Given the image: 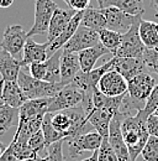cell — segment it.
Listing matches in <instances>:
<instances>
[{"label":"cell","instance_id":"5b68a950","mask_svg":"<svg viewBox=\"0 0 158 161\" xmlns=\"http://www.w3.org/2000/svg\"><path fill=\"white\" fill-rule=\"evenodd\" d=\"M83 99H84V92L82 89H79L73 83L64 84L58 91V93L51 99L47 112L55 113L77 107L82 104Z\"/></svg>","mask_w":158,"mask_h":161},{"label":"cell","instance_id":"4fadbf2b","mask_svg":"<svg viewBox=\"0 0 158 161\" xmlns=\"http://www.w3.org/2000/svg\"><path fill=\"white\" fill-rule=\"evenodd\" d=\"M52 98H40V99H27L19 108V123L18 129L25 125L27 121L32 118L37 117L39 114L46 113L48 109V105Z\"/></svg>","mask_w":158,"mask_h":161},{"label":"cell","instance_id":"7a4b0ae2","mask_svg":"<svg viewBox=\"0 0 158 161\" xmlns=\"http://www.w3.org/2000/svg\"><path fill=\"white\" fill-rule=\"evenodd\" d=\"M18 84L22 89L27 99H40V98H53L58 91L64 86L62 83H50L46 80L34 78L22 69L18 75Z\"/></svg>","mask_w":158,"mask_h":161},{"label":"cell","instance_id":"f35d334b","mask_svg":"<svg viewBox=\"0 0 158 161\" xmlns=\"http://www.w3.org/2000/svg\"><path fill=\"white\" fill-rule=\"evenodd\" d=\"M0 161H18V159H16V156L6 147V149L4 150V153L0 155Z\"/></svg>","mask_w":158,"mask_h":161},{"label":"cell","instance_id":"3957f363","mask_svg":"<svg viewBox=\"0 0 158 161\" xmlns=\"http://www.w3.org/2000/svg\"><path fill=\"white\" fill-rule=\"evenodd\" d=\"M156 86V80L148 72L140 73L127 80V94L140 109L145 107L146 99Z\"/></svg>","mask_w":158,"mask_h":161},{"label":"cell","instance_id":"4316f807","mask_svg":"<svg viewBox=\"0 0 158 161\" xmlns=\"http://www.w3.org/2000/svg\"><path fill=\"white\" fill-rule=\"evenodd\" d=\"M61 55L62 51H56L52 56H50L45 61L46 63V77L45 80L50 83H61V68H59V62H61Z\"/></svg>","mask_w":158,"mask_h":161},{"label":"cell","instance_id":"f546056e","mask_svg":"<svg viewBox=\"0 0 158 161\" xmlns=\"http://www.w3.org/2000/svg\"><path fill=\"white\" fill-rule=\"evenodd\" d=\"M157 75H158V72H157ZM157 108H158V84H156L155 88L152 89L151 94H150L148 98L146 99L145 107H143L141 110H138L137 114L141 115L142 118L147 119L151 114H153V113L156 112Z\"/></svg>","mask_w":158,"mask_h":161},{"label":"cell","instance_id":"6da1fadb","mask_svg":"<svg viewBox=\"0 0 158 161\" xmlns=\"http://www.w3.org/2000/svg\"><path fill=\"white\" fill-rule=\"evenodd\" d=\"M146 120L147 119L142 118L136 113L135 115L125 117L121 121L122 139L129 149L132 161L137 160V156L141 155L143 146L150 138L146 128Z\"/></svg>","mask_w":158,"mask_h":161},{"label":"cell","instance_id":"7c38bea8","mask_svg":"<svg viewBox=\"0 0 158 161\" xmlns=\"http://www.w3.org/2000/svg\"><path fill=\"white\" fill-rule=\"evenodd\" d=\"M125 117L118 113L110 121V126H109V142L116 155L118 161H132L129 149L125 144V141L122 139V134H121V121Z\"/></svg>","mask_w":158,"mask_h":161},{"label":"cell","instance_id":"8d00e7d4","mask_svg":"<svg viewBox=\"0 0 158 161\" xmlns=\"http://www.w3.org/2000/svg\"><path fill=\"white\" fill-rule=\"evenodd\" d=\"M146 128L150 136H157L158 138V115L155 113L151 114L146 120Z\"/></svg>","mask_w":158,"mask_h":161},{"label":"cell","instance_id":"8fae6325","mask_svg":"<svg viewBox=\"0 0 158 161\" xmlns=\"http://www.w3.org/2000/svg\"><path fill=\"white\" fill-rule=\"evenodd\" d=\"M97 88L106 97H118L127 92V80L118 71L111 69L101 76Z\"/></svg>","mask_w":158,"mask_h":161},{"label":"cell","instance_id":"2e32d148","mask_svg":"<svg viewBox=\"0 0 158 161\" xmlns=\"http://www.w3.org/2000/svg\"><path fill=\"white\" fill-rule=\"evenodd\" d=\"M77 13V10L73 9H61L56 8V10L53 11V15L50 21V26H48V31H47V42L53 41L59 34L66 29V26L69 24V21L72 20V18L74 16V14Z\"/></svg>","mask_w":158,"mask_h":161},{"label":"cell","instance_id":"7bdbcfd3","mask_svg":"<svg viewBox=\"0 0 158 161\" xmlns=\"http://www.w3.org/2000/svg\"><path fill=\"white\" fill-rule=\"evenodd\" d=\"M150 6H151V9H153L156 11V15L158 16V0H151Z\"/></svg>","mask_w":158,"mask_h":161},{"label":"cell","instance_id":"52a82bcc","mask_svg":"<svg viewBox=\"0 0 158 161\" xmlns=\"http://www.w3.org/2000/svg\"><path fill=\"white\" fill-rule=\"evenodd\" d=\"M101 10L105 16V22H106L105 27L109 30L116 31L121 35L127 32L134 25V22L137 20L138 16L142 15V14L131 15L114 6H105V8H101Z\"/></svg>","mask_w":158,"mask_h":161},{"label":"cell","instance_id":"cb8c5ba5","mask_svg":"<svg viewBox=\"0 0 158 161\" xmlns=\"http://www.w3.org/2000/svg\"><path fill=\"white\" fill-rule=\"evenodd\" d=\"M16 121L19 123V108H14L3 103L0 105V135L15 126Z\"/></svg>","mask_w":158,"mask_h":161},{"label":"cell","instance_id":"277c9868","mask_svg":"<svg viewBox=\"0 0 158 161\" xmlns=\"http://www.w3.org/2000/svg\"><path fill=\"white\" fill-rule=\"evenodd\" d=\"M142 15H140L137 20L134 22L131 29L121 35V43L118 47L115 57H132V58H141L146 46L138 34V25Z\"/></svg>","mask_w":158,"mask_h":161},{"label":"cell","instance_id":"ba28073f","mask_svg":"<svg viewBox=\"0 0 158 161\" xmlns=\"http://www.w3.org/2000/svg\"><path fill=\"white\" fill-rule=\"evenodd\" d=\"M57 5L52 0H36L35 4V21L30 31L27 32V37H32L35 35L47 34L50 21L56 10Z\"/></svg>","mask_w":158,"mask_h":161},{"label":"cell","instance_id":"836d02e7","mask_svg":"<svg viewBox=\"0 0 158 161\" xmlns=\"http://www.w3.org/2000/svg\"><path fill=\"white\" fill-rule=\"evenodd\" d=\"M27 144H29V146H30L37 155H40V153L43 151V150L47 147L46 141H45V136H43V133H42L41 129L30 136Z\"/></svg>","mask_w":158,"mask_h":161},{"label":"cell","instance_id":"74e56055","mask_svg":"<svg viewBox=\"0 0 158 161\" xmlns=\"http://www.w3.org/2000/svg\"><path fill=\"white\" fill-rule=\"evenodd\" d=\"M63 1L69 6V9H73V10L78 11V10L87 9L90 0H63Z\"/></svg>","mask_w":158,"mask_h":161},{"label":"cell","instance_id":"f6af8a7d","mask_svg":"<svg viewBox=\"0 0 158 161\" xmlns=\"http://www.w3.org/2000/svg\"><path fill=\"white\" fill-rule=\"evenodd\" d=\"M5 149H6V146H5V145H4V144L0 141V155L4 153V150H5Z\"/></svg>","mask_w":158,"mask_h":161},{"label":"cell","instance_id":"d6a6232c","mask_svg":"<svg viewBox=\"0 0 158 161\" xmlns=\"http://www.w3.org/2000/svg\"><path fill=\"white\" fill-rule=\"evenodd\" d=\"M98 161H118L108 138H103L98 150Z\"/></svg>","mask_w":158,"mask_h":161},{"label":"cell","instance_id":"d6986e66","mask_svg":"<svg viewBox=\"0 0 158 161\" xmlns=\"http://www.w3.org/2000/svg\"><path fill=\"white\" fill-rule=\"evenodd\" d=\"M22 63L11 53L0 47V75L4 80H16Z\"/></svg>","mask_w":158,"mask_h":161},{"label":"cell","instance_id":"e575fe53","mask_svg":"<svg viewBox=\"0 0 158 161\" xmlns=\"http://www.w3.org/2000/svg\"><path fill=\"white\" fill-rule=\"evenodd\" d=\"M63 144L64 140H59L47 146V155L50 161H66V156L63 155Z\"/></svg>","mask_w":158,"mask_h":161},{"label":"cell","instance_id":"d590c367","mask_svg":"<svg viewBox=\"0 0 158 161\" xmlns=\"http://www.w3.org/2000/svg\"><path fill=\"white\" fill-rule=\"evenodd\" d=\"M26 68L30 72L29 75L32 76L34 78L45 80V77H46V63L45 62H34L26 66Z\"/></svg>","mask_w":158,"mask_h":161},{"label":"cell","instance_id":"30bf717a","mask_svg":"<svg viewBox=\"0 0 158 161\" xmlns=\"http://www.w3.org/2000/svg\"><path fill=\"white\" fill-rule=\"evenodd\" d=\"M97 43H99L98 31H94L89 27L79 25V27L74 32V35L64 43L62 50L68 51V52L78 53L80 51H83L85 48H89V47H92Z\"/></svg>","mask_w":158,"mask_h":161},{"label":"cell","instance_id":"ffe728a7","mask_svg":"<svg viewBox=\"0 0 158 161\" xmlns=\"http://www.w3.org/2000/svg\"><path fill=\"white\" fill-rule=\"evenodd\" d=\"M110 53L100 42L85 48L83 51L78 52V58H79V64H80V69L83 72H89L92 69L95 68V63L99 58H101L103 56Z\"/></svg>","mask_w":158,"mask_h":161},{"label":"cell","instance_id":"7dc6e473","mask_svg":"<svg viewBox=\"0 0 158 161\" xmlns=\"http://www.w3.org/2000/svg\"><path fill=\"white\" fill-rule=\"evenodd\" d=\"M155 114H156V115H158V108H157V109H156V112H155Z\"/></svg>","mask_w":158,"mask_h":161},{"label":"cell","instance_id":"9c48e42d","mask_svg":"<svg viewBox=\"0 0 158 161\" xmlns=\"http://www.w3.org/2000/svg\"><path fill=\"white\" fill-rule=\"evenodd\" d=\"M26 40H27V32L24 30L21 25H9L4 31L0 47L18 58L24 50Z\"/></svg>","mask_w":158,"mask_h":161},{"label":"cell","instance_id":"83f0119b","mask_svg":"<svg viewBox=\"0 0 158 161\" xmlns=\"http://www.w3.org/2000/svg\"><path fill=\"white\" fill-rule=\"evenodd\" d=\"M51 117H52V113L47 112L43 117V120H42V125H41V130L43 133V136H45V141H46V145L50 146L51 144L56 142L59 140H64L66 139V135L63 133L58 131L53 125H52V121H51Z\"/></svg>","mask_w":158,"mask_h":161},{"label":"cell","instance_id":"1f68e13d","mask_svg":"<svg viewBox=\"0 0 158 161\" xmlns=\"http://www.w3.org/2000/svg\"><path fill=\"white\" fill-rule=\"evenodd\" d=\"M142 61L146 64V68L151 72H158V47L148 48L146 47L142 55Z\"/></svg>","mask_w":158,"mask_h":161},{"label":"cell","instance_id":"ee69618b","mask_svg":"<svg viewBox=\"0 0 158 161\" xmlns=\"http://www.w3.org/2000/svg\"><path fill=\"white\" fill-rule=\"evenodd\" d=\"M3 86H4V80H0V105L3 104V99H1V94H3Z\"/></svg>","mask_w":158,"mask_h":161},{"label":"cell","instance_id":"d4e9b609","mask_svg":"<svg viewBox=\"0 0 158 161\" xmlns=\"http://www.w3.org/2000/svg\"><path fill=\"white\" fill-rule=\"evenodd\" d=\"M98 35H99V42L113 56H115L116 52H118V47H120V43H121V34L104 27V29L99 30Z\"/></svg>","mask_w":158,"mask_h":161},{"label":"cell","instance_id":"bcb514c9","mask_svg":"<svg viewBox=\"0 0 158 161\" xmlns=\"http://www.w3.org/2000/svg\"><path fill=\"white\" fill-rule=\"evenodd\" d=\"M99 3V8H104V0H97Z\"/></svg>","mask_w":158,"mask_h":161},{"label":"cell","instance_id":"ac0fdd59","mask_svg":"<svg viewBox=\"0 0 158 161\" xmlns=\"http://www.w3.org/2000/svg\"><path fill=\"white\" fill-rule=\"evenodd\" d=\"M59 68H61V83L62 84L71 83L76 77V75L80 71L78 53L62 50Z\"/></svg>","mask_w":158,"mask_h":161},{"label":"cell","instance_id":"60d3db41","mask_svg":"<svg viewBox=\"0 0 158 161\" xmlns=\"http://www.w3.org/2000/svg\"><path fill=\"white\" fill-rule=\"evenodd\" d=\"M14 0H0V8L5 9V8H10L13 5Z\"/></svg>","mask_w":158,"mask_h":161},{"label":"cell","instance_id":"4dcf8cb0","mask_svg":"<svg viewBox=\"0 0 158 161\" xmlns=\"http://www.w3.org/2000/svg\"><path fill=\"white\" fill-rule=\"evenodd\" d=\"M141 156L145 161H158V138L150 136L146 145L141 151Z\"/></svg>","mask_w":158,"mask_h":161},{"label":"cell","instance_id":"5bb4252c","mask_svg":"<svg viewBox=\"0 0 158 161\" xmlns=\"http://www.w3.org/2000/svg\"><path fill=\"white\" fill-rule=\"evenodd\" d=\"M115 64L114 69L118 71V73L126 80L136 77L140 73L148 72L146 68V64L143 63L142 58H132V57H115Z\"/></svg>","mask_w":158,"mask_h":161},{"label":"cell","instance_id":"9a60e30c","mask_svg":"<svg viewBox=\"0 0 158 161\" xmlns=\"http://www.w3.org/2000/svg\"><path fill=\"white\" fill-rule=\"evenodd\" d=\"M47 47H48V42L39 43L32 40V37H27L22 50V60H21L22 66L26 67L34 62H45L48 58Z\"/></svg>","mask_w":158,"mask_h":161},{"label":"cell","instance_id":"484cf974","mask_svg":"<svg viewBox=\"0 0 158 161\" xmlns=\"http://www.w3.org/2000/svg\"><path fill=\"white\" fill-rule=\"evenodd\" d=\"M105 6L118 8L131 15H138L145 13L142 0H104V8Z\"/></svg>","mask_w":158,"mask_h":161},{"label":"cell","instance_id":"e0dca14e","mask_svg":"<svg viewBox=\"0 0 158 161\" xmlns=\"http://www.w3.org/2000/svg\"><path fill=\"white\" fill-rule=\"evenodd\" d=\"M83 11L84 10H78L74 14V16L72 18V20L69 21V24L66 26V29L59 34L55 40L48 42V47H47V55H48V57L52 56L56 51L62 50V47L64 46V43L74 35V32L77 31V29H78L79 25H80V21H82V18H83Z\"/></svg>","mask_w":158,"mask_h":161},{"label":"cell","instance_id":"603a6c76","mask_svg":"<svg viewBox=\"0 0 158 161\" xmlns=\"http://www.w3.org/2000/svg\"><path fill=\"white\" fill-rule=\"evenodd\" d=\"M80 25L89 27L94 31H99L105 27V16L103 14L101 8H87L83 11V18L80 21Z\"/></svg>","mask_w":158,"mask_h":161},{"label":"cell","instance_id":"ab89813d","mask_svg":"<svg viewBox=\"0 0 158 161\" xmlns=\"http://www.w3.org/2000/svg\"><path fill=\"white\" fill-rule=\"evenodd\" d=\"M74 161H98V150L93 151V155L89 156V158H87V159H84V160H77V159H74Z\"/></svg>","mask_w":158,"mask_h":161},{"label":"cell","instance_id":"7402d4cb","mask_svg":"<svg viewBox=\"0 0 158 161\" xmlns=\"http://www.w3.org/2000/svg\"><path fill=\"white\" fill-rule=\"evenodd\" d=\"M138 34L146 47H158V22L143 20L141 18L138 25Z\"/></svg>","mask_w":158,"mask_h":161},{"label":"cell","instance_id":"b9f144b4","mask_svg":"<svg viewBox=\"0 0 158 161\" xmlns=\"http://www.w3.org/2000/svg\"><path fill=\"white\" fill-rule=\"evenodd\" d=\"M22 161H50V158H48V155L47 156H43V158H41V156H36V158H31V159H26V160H22Z\"/></svg>","mask_w":158,"mask_h":161},{"label":"cell","instance_id":"f1b7e54d","mask_svg":"<svg viewBox=\"0 0 158 161\" xmlns=\"http://www.w3.org/2000/svg\"><path fill=\"white\" fill-rule=\"evenodd\" d=\"M51 121H52V125L58 131L63 133L66 135V138L68 136V133H69V129H71V119H69L68 114L64 110H59V112L52 113Z\"/></svg>","mask_w":158,"mask_h":161},{"label":"cell","instance_id":"44dd1931","mask_svg":"<svg viewBox=\"0 0 158 161\" xmlns=\"http://www.w3.org/2000/svg\"><path fill=\"white\" fill-rule=\"evenodd\" d=\"M1 99L4 104H8L14 108H20L27 101L26 96L24 94L16 80H4Z\"/></svg>","mask_w":158,"mask_h":161},{"label":"cell","instance_id":"8992f818","mask_svg":"<svg viewBox=\"0 0 158 161\" xmlns=\"http://www.w3.org/2000/svg\"><path fill=\"white\" fill-rule=\"evenodd\" d=\"M103 141V136L98 131H87L77 136L67 138L64 142L68 144V155L72 159L78 158L83 153L99 150Z\"/></svg>","mask_w":158,"mask_h":161}]
</instances>
